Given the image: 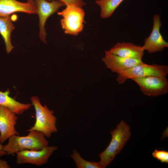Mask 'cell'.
Masks as SVG:
<instances>
[{"instance_id": "6da1fadb", "label": "cell", "mask_w": 168, "mask_h": 168, "mask_svg": "<svg viewBox=\"0 0 168 168\" xmlns=\"http://www.w3.org/2000/svg\"><path fill=\"white\" fill-rule=\"evenodd\" d=\"M110 133L111 139L110 144L98 155L103 168L110 165L129 140L131 134L129 125L123 120L121 121Z\"/></svg>"}, {"instance_id": "7a4b0ae2", "label": "cell", "mask_w": 168, "mask_h": 168, "mask_svg": "<svg viewBox=\"0 0 168 168\" xmlns=\"http://www.w3.org/2000/svg\"><path fill=\"white\" fill-rule=\"evenodd\" d=\"M49 145V142L43 134L34 130L29 132L26 136L15 135L11 137L7 143L2 145V148L7 154L14 156L21 151L39 150Z\"/></svg>"}, {"instance_id": "3957f363", "label": "cell", "mask_w": 168, "mask_h": 168, "mask_svg": "<svg viewBox=\"0 0 168 168\" xmlns=\"http://www.w3.org/2000/svg\"><path fill=\"white\" fill-rule=\"evenodd\" d=\"M30 100L35 110V121L34 125L27 131H39L45 137H50L53 133L58 131L56 125L57 119L54 111L46 105H43L37 96H32Z\"/></svg>"}, {"instance_id": "277c9868", "label": "cell", "mask_w": 168, "mask_h": 168, "mask_svg": "<svg viewBox=\"0 0 168 168\" xmlns=\"http://www.w3.org/2000/svg\"><path fill=\"white\" fill-rule=\"evenodd\" d=\"M66 6L65 9L58 13L63 17L60 21L62 27L65 33L77 35L83 29L85 22L84 11L75 5Z\"/></svg>"}, {"instance_id": "5b68a950", "label": "cell", "mask_w": 168, "mask_h": 168, "mask_svg": "<svg viewBox=\"0 0 168 168\" xmlns=\"http://www.w3.org/2000/svg\"><path fill=\"white\" fill-rule=\"evenodd\" d=\"M168 74V66L155 64H148L143 62L118 74L116 81L119 84H123L128 79L135 77L149 76H166Z\"/></svg>"}, {"instance_id": "8992f818", "label": "cell", "mask_w": 168, "mask_h": 168, "mask_svg": "<svg viewBox=\"0 0 168 168\" xmlns=\"http://www.w3.org/2000/svg\"><path fill=\"white\" fill-rule=\"evenodd\" d=\"M166 76H149L135 77L131 79L139 86L141 91L149 96H157L168 92Z\"/></svg>"}, {"instance_id": "52a82bcc", "label": "cell", "mask_w": 168, "mask_h": 168, "mask_svg": "<svg viewBox=\"0 0 168 168\" xmlns=\"http://www.w3.org/2000/svg\"><path fill=\"white\" fill-rule=\"evenodd\" d=\"M33 2L39 17V36L41 41L47 43V34L45 29L47 20L51 15L57 12L61 7L65 5L58 0H53L49 2L46 0H33Z\"/></svg>"}, {"instance_id": "ba28073f", "label": "cell", "mask_w": 168, "mask_h": 168, "mask_svg": "<svg viewBox=\"0 0 168 168\" xmlns=\"http://www.w3.org/2000/svg\"><path fill=\"white\" fill-rule=\"evenodd\" d=\"M58 149L55 146H46L39 150H24L16 153L18 164H30L41 166L47 163L53 153Z\"/></svg>"}, {"instance_id": "9c48e42d", "label": "cell", "mask_w": 168, "mask_h": 168, "mask_svg": "<svg viewBox=\"0 0 168 168\" xmlns=\"http://www.w3.org/2000/svg\"><path fill=\"white\" fill-rule=\"evenodd\" d=\"M153 26L149 36L144 41L142 46L144 50L150 54L162 51L168 47V43L164 40L160 31L161 24L160 16L155 14L153 16Z\"/></svg>"}, {"instance_id": "30bf717a", "label": "cell", "mask_w": 168, "mask_h": 168, "mask_svg": "<svg viewBox=\"0 0 168 168\" xmlns=\"http://www.w3.org/2000/svg\"><path fill=\"white\" fill-rule=\"evenodd\" d=\"M18 118L9 109L0 105V143H4L11 137L19 135L15 128Z\"/></svg>"}, {"instance_id": "8fae6325", "label": "cell", "mask_w": 168, "mask_h": 168, "mask_svg": "<svg viewBox=\"0 0 168 168\" xmlns=\"http://www.w3.org/2000/svg\"><path fill=\"white\" fill-rule=\"evenodd\" d=\"M102 61L106 67L112 72L119 74L143 62L142 60L121 57L110 52L105 51Z\"/></svg>"}, {"instance_id": "7c38bea8", "label": "cell", "mask_w": 168, "mask_h": 168, "mask_svg": "<svg viewBox=\"0 0 168 168\" xmlns=\"http://www.w3.org/2000/svg\"><path fill=\"white\" fill-rule=\"evenodd\" d=\"M17 12L37 14L34 2H23L16 0H0V16H10Z\"/></svg>"}, {"instance_id": "4fadbf2b", "label": "cell", "mask_w": 168, "mask_h": 168, "mask_svg": "<svg viewBox=\"0 0 168 168\" xmlns=\"http://www.w3.org/2000/svg\"><path fill=\"white\" fill-rule=\"evenodd\" d=\"M109 51L113 54L124 58L142 60L144 50L142 46L132 43L118 42Z\"/></svg>"}, {"instance_id": "5bb4252c", "label": "cell", "mask_w": 168, "mask_h": 168, "mask_svg": "<svg viewBox=\"0 0 168 168\" xmlns=\"http://www.w3.org/2000/svg\"><path fill=\"white\" fill-rule=\"evenodd\" d=\"M10 91L7 90L5 92L0 91V105L9 109L16 115H21L28 110L32 104L21 103L9 96Z\"/></svg>"}, {"instance_id": "9a60e30c", "label": "cell", "mask_w": 168, "mask_h": 168, "mask_svg": "<svg viewBox=\"0 0 168 168\" xmlns=\"http://www.w3.org/2000/svg\"><path fill=\"white\" fill-rule=\"evenodd\" d=\"M15 29L10 16H0V34L4 41L7 54L10 53L14 48L11 42V35Z\"/></svg>"}, {"instance_id": "2e32d148", "label": "cell", "mask_w": 168, "mask_h": 168, "mask_svg": "<svg viewBox=\"0 0 168 168\" xmlns=\"http://www.w3.org/2000/svg\"><path fill=\"white\" fill-rule=\"evenodd\" d=\"M124 0H96V3L101 9V18H106L111 16L116 9Z\"/></svg>"}, {"instance_id": "e0dca14e", "label": "cell", "mask_w": 168, "mask_h": 168, "mask_svg": "<svg viewBox=\"0 0 168 168\" xmlns=\"http://www.w3.org/2000/svg\"><path fill=\"white\" fill-rule=\"evenodd\" d=\"M75 163L77 168H103L99 161H88L84 159L80 153L73 149L70 156Z\"/></svg>"}, {"instance_id": "ac0fdd59", "label": "cell", "mask_w": 168, "mask_h": 168, "mask_svg": "<svg viewBox=\"0 0 168 168\" xmlns=\"http://www.w3.org/2000/svg\"><path fill=\"white\" fill-rule=\"evenodd\" d=\"M152 156L161 163H168V152L167 151L155 149L152 153Z\"/></svg>"}, {"instance_id": "d6986e66", "label": "cell", "mask_w": 168, "mask_h": 168, "mask_svg": "<svg viewBox=\"0 0 168 168\" xmlns=\"http://www.w3.org/2000/svg\"><path fill=\"white\" fill-rule=\"evenodd\" d=\"M47 1H50L54 0H46ZM63 3L67 6L71 4L75 5L80 7H82L86 4V3L82 0H57Z\"/></svg>"}, {"instance_id": "ffe728a7", "label": "cell", "mask_w": 168, "mask_h": 168, "mask_svg": "<svg viewBox=\"0 0 168 168\" xmlns=\"http://www.w3.org/2000/svg\"><path fill=\"white\" fill-rule=\"evenodd\" d=\"M10 166L8 163L3 160L0 159V168H9Z\"/></svg>"}, {"instance_id": "44dd1931", "label": "cell", "mask_w": 168, "mask_h": 168, "mask_svg": "<svg viewBox=\"0 0 168 168\" xmlns=\"http://www.w3.org/2000/svg\"><path fill=\"white\" fill-rule=\"evenodd\" d=\"M2 145H2L1 144H0V156L7 154L6 152L3 150Z\"/></svg>"}, {"instance_id": "7402d4cb", "label": "cell", "mask_w": 168, "mask_h": 168, "mask_svg": "<svg viewBox=\"0 0 168 168\" xmlns=\"http://www.w3.org/2000/svg\"><path fill=\"white\" fill-rule=\"evenodd\" d=\"M27 2H33V0H27Z\"/></svg>"}]
</instances>
